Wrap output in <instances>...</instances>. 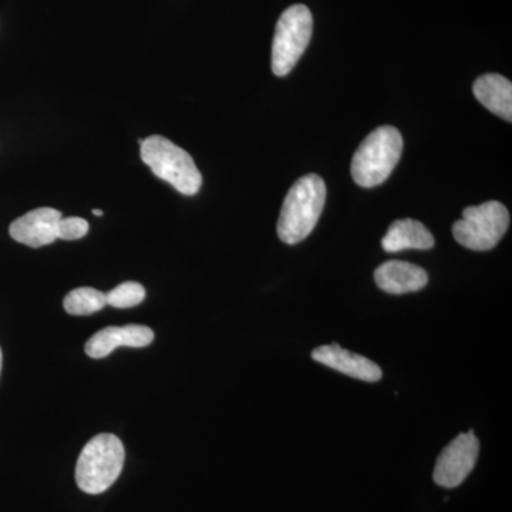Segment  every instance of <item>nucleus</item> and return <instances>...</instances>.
Here are the masks:
<instances>
[{
  "label": "nucleus",
  "instance_id": "nucleus-11",
  "mask_svg": "<svg viewBox=\"0 0 512 512\" xmlns=\"http://www.w3.org/2000/svg\"><path fill=\"white\" fill-rule=\"evenodd\" d=\"M375 281L382 291L392 295L417 292L429 282V275L420 266L403 261H389L375 272Z\"/></svg>",
  "mask_w": 512,
  "mask_h": 512
},
{
  "label": "nucleus",
  "instance_id": "nucleus-7",
  "mask_svg": "<svg viewBox=\"0 0 512 512\" xmlns=\"http://www.w3.org/2000/svg\"><path fill=\"white\" fill-rule=\"evenodd\" d=\"M480 441L473 430L458 434L437 458L434 483L444 488L458 487L476 466Z\"/></svg>",
  "mask_w": 512,
  "mask_h": 512
},
{
  "label": "nucleus",
  "instance_id": "nucleus-8",
  "mask_svg": "<svg viewBox=\"0 0 512 512\" xmlns=\"http://www.w3.org/2000/svg\"><path fill=\"white\" fill-rule=\"evenodd\" d=\"M62 218V212L55 208H37L13 221L9 234L16 242L30 248L46 247L56 241L57 227Z\"/></svg>",
  "mask_w": 512,
  "mask_h": 512
},
{
  "label": "nucleus",
  "instance_id": "nucleus-14",
  "mask_svg": "<svg viewBox=\"0 0 512 512\" xmlns=\"http://www.w3.org/2000/svg\"><path fill=\"white\" fill-rule=\"evenodd\" d=\"M63 305L69 315H93L106 308V293L94 288H77L64 298Z\"/></svg>",
  "mask_w": 512,
  "mask_h": 512
},
{
  "label": "nucleus",
  "instance_id": "nucleus-2",
  "mask_svg": "<svg viewBox=\"0 0 512 512\" xmlns=\"http://www.w3.org/2000/svg\"><path fill=\"white\" fill-rule=\"evenodd\" d=\"M140 143L141 160L151 173L173 185L183 195L198 194L202 187V175L194 158L163 136H150Z\"/></svg>",
  "mask_w": 512,
  "mask_h": 512
},
{
  "label": "nucleus",
  "instance_id": "nucleus-13",
  "mask_svg": "<svg viewBox=\"0 0 512 512\" xmlns=\"http://www.w3.org/2000/svg\"><path fill=\"white\" fill-rule=\"evenodd\" d=\"M386 252H400L404 249H431L434 247L433 234L421 222L404 218L394 221L382 239Z\"/></svg>",
  "mask_w": 512,
  "mask_h": 512
},
{
  "label": "nucleus",
  "instance_id": "nucleus-16",
  "mask_svg": "<svg viewBox=\"0 0 512 512\" xmlns=\"http://www.w3.org/2000/svg\"><path fill=\"white\" fill-rule=\"evenodd\" d=\"M89 234V222L79 217L62 218L57 227V239L76 241Z\"/></svg>",
  "mask_w": 512,
  "mask_h": 512
},
{
  "label": "nucleus",
  "instance_id": "nucleus-15",
  "mask_svg": "<svg viewBox=\"0 0 512 512\" xmlns=\"http://www.w3.org/2000/svg\"><path fill=\"white\" fill-rule=\"evenodd\" d=\"M146 299V289L137 282H124L106 293L107 305L117 309L134 308Z\"/></svg>",
  "mask_w": 512,
  "mask_h": 512
},
{
  "label": "nucleus",
  "instance_id": "nucleus-6",
  "mask_svg": "<svg viewBox=\"0 0 512 512\" xmlns=\"http://www.w3.org/2000/svg\"><path fill=\"white\" fill-rule=\"evenodd\" d=\"M313 19L305 5H293L285 10L276 23L272 43V72L284 77L292 72L311 42Z\"/></svg>",
  "mask_w": 512,
  "mask_h": 512
},
{
  "label": "nucleus",
  "instance_id": "nucleus-17",
  "mask_svg": "<svg viewBox=\"0 0 512 512\" xmlns=\"http://www.w3.org/2000/svg\"><path fill=\"white\" fill-rule=\"evenodd\" d=\"M93 214L97 215V217H101V215H103V211H101V210H93Z\"/></svg>",
  "mask_w": 512,
  "mask_h": 512
},
{
  "label": "nucleus",
  "instance_id": "nucleus-10",
  "mask_svg": "<svg viewBox=\"0 0 512 512\" xmlns=\"http://www.w3.org/2000/svg\"><path fill=\"white\" fill-rule=\"evenodd\" d=\"M312 359L363 382H377L382 379V369L375 362L342 349L339 345L320 346L313 350Z\"/></svg>",
  "mask_w": 512,
  "mask_h": 512
},
{
  "label": "nucleus",
  "instance_id": "nucleus-9",
  "mask_svg": "<svg viewBox=\"0 0 512 512\" xmlns=\"http://www.w3.org/2000/svg\"><path fill=\"white\" fill-rule=\"evenodd\" d=\"M154 340V332L147 326L127 325L123 328L110 326L101 329L86 343L87 356L103 359L117 348H146Z\"/></svg>",
  "mask_w": 512,
  "mask_h": 512
},
{
  "label": "nucleus",
  "instance_id": "nucleus-1",
  "mask_svg": "<svg viewBox=\"0 0 512 512\" xmlns=\"http://www.w3.org/2000/svg\"><path fill=\"white\" fill-rule=\"evenodd\" d=\"M326 202V184L319 175L299 178L286 194L279 214L278 237L288 245L302 242L311 235Z\"/></svg>",
  "mask_w": 512,
  "mask_h": 512
},
{
  "label": "nucleus",
  "instance_id": "nucleus-12",
  "mask_svg": "<svg viewBox=\"0 0 512 512\" xmlns=\"http://www.w3.org/2000/svg\"><path fill=\"white\" fill-rule=\"evenodd\" d=\"M474 96L501 119L512 121V84L500 74H484L473 86Z\"/></svg>",
  "mask_w": 512,
  "mask_h": 512
},
{
  "label": "nucleus",
  "instance_id": "nucleus-5",
  "mask_svg": "<svg viewBox=\"0 0 512 512\" xmlns=\"http://www.w3.org/2000/svg\"><path fill=\"white\" fill-rule=\"evenodd\" d=\"M510 227V212L498 201H488L477 207H468L463 218L453 225L458 244L473 251H490Z\"/></svg>",
  "mask_w": 512,
  "mask_h": 512
},
{
  "label": "nucleus",
  "instance_id": "nucleus-3",
  "mask_svg": "<svg viewBox=\"0 0 512 512\" xmlns=\"http://www.w3.org/2000/svg\"><path fill=\"white\" fill-rule=\"evenodd\" d=\"M126 460L119 437L101 433L86 444L76 466V483L86 494H101L116 483Z\"/></svg>",
  "mask_w": 512,
  "mask_h": 512
},
{
  "label": "nucleus",
  "instance_id": "nucleus-18",
  "mask_svg": "<svg viewBox=\"0 0 512 512\" xmlns=\"http://www.w3.org/2000/svg\"><path fill=\"white\" fill-rule=\"evenodd\" d=\"M2 362H3V355H2V349H0V372H2Z\"/></svg>",
  "mask_w": 512,
  "mask_h": 512
},
{
  "label": "nucleus",
  "instance_id": "nucleus-4",
  "mask_svg": "<svg viewBox=\"0 0 512 512\" xmlns=\"http://www.w3.org/2000/svg\"><path fill=\"white\" fill-rule=\"evenodd\" d=\"M402 151L403 137L396 127H377L363 140L353 156V180L363 188L383 184L399 163Z\"/></svg>",
  "mask_w": 512,
  "mask_h": 512
}]
</instances>
